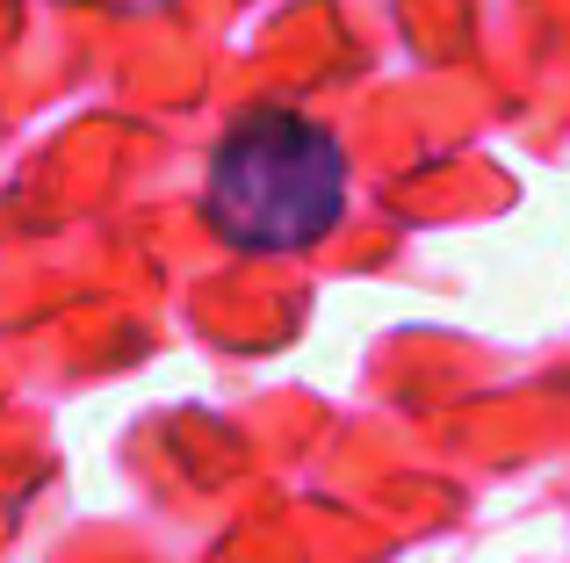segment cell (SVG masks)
Here are the masks:
<instances>
[{
    "mask_svg": "<svg viewBox=\"0 0 570 563\" xmlns=\"http://www.w3.org/2000/svg\"><path fill=\"white\" fill-rule=\"evenodd\" d=\"M347 210L333 130L296 109H246L209 159V225L246 254H304Z\"/></svg>",
    "mask_w": 570,
    "mask_h": 563,
    "instance_id": "cell-1",
    "label": "cell"
}]
</instances>
